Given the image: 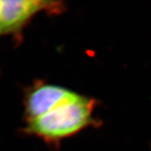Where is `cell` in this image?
I'll return each mask as SVG.
<instances>
[{"instance_id": "7a4b0ae2", "label": "cell", "mask_w": 151, "mask_h": 151, "mask_svg": "<svg viewBox=\"0 0 151 151\" xmlns=\"http://www.w3.org/2000/svg\"><path fill=\"white\" fill-rule=\"evenodd\" d=\"M65 10V5L62 1L0 0V37H18L34 17L41 12L58 14Z\"/></svg>"}, {"instance_id": "6da1fadb", "label": "cell", "mask_w": 151, "mask_h": 151, "mask_svg": "<svg viewBox=\"0 0 151 151\" xmlns=\"http://www.w3.org/2000/svg\"><path fill=\"white\" fill-rule=\"evenodd\" d=\"M97 101L82 95L50 112L27 120L23 131L49 143L60 142L98 124L94 116Z\"/></svg>"}, {"instance_id": "3957f363", "label": "cell", "mask_w": 151, "mask_h": 151, "mask_svg": "<svg viewBox=\"0 0 151 151\" xmlns=\"http://www.w3.org/2000/svg\"><path fill=\"white\" fill-rule=\"evenodd\" d=\"M81 96L82 94L65 87L38 81L29 87L24 94L26 120H32L46 114Z\"/></svg>"}]
</instances>
